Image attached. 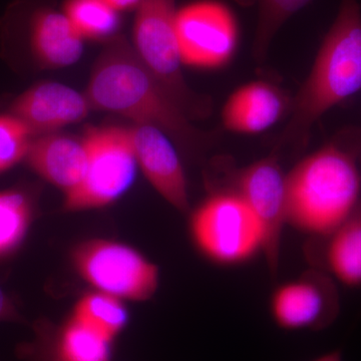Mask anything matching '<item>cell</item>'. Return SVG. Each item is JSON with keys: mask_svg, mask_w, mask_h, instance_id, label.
<instances>
[{"mask_svg": "<svg viewBox=\"0 0 361 361\" xmlns=\"http://www.w3.org/2000/svg\"><path fill=\"white\" fill-rule=\"evenodd\" d=\"M92 109L152 126L183 144L203 139L189 118L122 37H111L97 59L87 85Z\"/></svg>", "mask_w": 361, "mask_h": 361, "instance_id": "cell-1", "label": "cell"}, {"mask_svg": "<svg viewBox=\"0 0 361 361\" xmlns=\"http://www.w3.org/2000/svg\"><path fill=\"white\" fill-rule=\"evenodd\" d=\"M361 90V6L342 0L310 75L291 101L290 118L276 149L305 146L313 125L327 111Z\"/></svg>", "mask_w": 361, "mask_h": 361, "instance_id": "cell-2", "label": "cell"}, {"mask_svg": "<svg viewBox=\"0 0 361 361\" xmlns=\"http://www.w3.org/2000/svg\"><path fill=\"white\" fill-rule=\"evenodd\" d=\"M286 184L287 224L314 236H329L360 204L355 158L334 142L297 163Z\"/></svg>", "mask_w": 361, "mask_h": 361, "instance_id": "cell-3", "label": "cell"}, {"mask_svg": "<svg viewBox=\"0 0 361 361\" xmlns=\"http://www.w3.org/2000/svg\"><path fill=\"white\" fill-rule=\"evenodd\" d=\"M190 231L199 250L216 264H242L263 252L260 222L231 190L211 194L192 214Z\"/></svg>", "mask_w": 361, "mask_h": 361, "instance_id": "cell-4", "label": "cell"}, {"mask_svg": "<svg viewBox=\"0 0 361 361\" xmlns=\"http://www.w3.org/2000/svg\"><path fill=\"white\" fill-rule=\"evenodd\" d=\"M133 39L135 51L188 116H206L210 104L195 94L182 73L176 0H142L137 7Z\"/></svg>", "mask_w": 361, "mask_h": 361, "instance_id": "cell-5", "label": "cell"}, {"mask_svg": "<svg viewBox=\"0 0 361 361\" xmlns=\"http://www.w3.org/2000/svg\"><path fill=\"white\" fill-rule=\"evenodd\" d=\"M89 152L84 179L65 195V209L102 208L122 196L134 183L137 160L129 128L94 127L84 135Z\"/></svg>", "mask_w": 361, "mask_h": 361, "instance_id": "cell-6", "label": "cell"}, {"mask_svg": "<svg viewBox=\"0 0 361 361\" xmlns=\"http://www.w3.org/2000/svg\"><path fill=\"white\" fill-rule=\"evenodd\" d=\"M6 42L18 44L37 66L65 68L77 63L84 39L49 0H16L1 21Z\"/></svg>", "mask_w": 361, "mask_h": 361, "instance_id": "cell-7", "label": "cell"}, {"mask_svg": "<svg viewBox=\"0 0 361 361\" xmlns=\"http://www.w3.org/2000/svg\"><path fill=\"white\" fill-rule=\"evenodd\" d=\"M75 267L97 291L120 299L144 301L159 285L157 266L132 247L108 240L80 244L73 254Z\"/></svg>", "mask_w": 361, "mask_h": 361, "instance_id": "cell-8", "label": "cell"}, {"mask_svg": "<svg viewBox=\"0 0 361 361\" xmlns=\"http://www.w3.org/2000/svg\"><path fill=\"white\" fill-rule=\"evenodd\" d=\"M176 32L183 65L194 68L226 65L238 44L236 16L220 0H195L178 8Z\"/></svg>", "mask_w": 361, "mask_h": 361, "instance_id": "cell-9", "label": "cell"}, {"mask_svg": "<svg viewBox=\"0 0 361 361\" xmlns=\"http://www.w3.org/2000/svg\"><path fill=\"white\" fill-rule=\"evenodd\" d=\"M226 186L239 195L253 211L264 237V253L271 274H277L282 233L287 224V184L275 154L247 167L229 172Z\"/></svg>", "mask_w": 361, "mask_h": 361, "instance_id": "cell-10", "label": "cell"}, {"mask_svg": "<svg viewBox=\"0 0 361 361\" xmlns=\"http://www.w3.org/2000/svg\"><path fill=\"white\" fill-rule=\"evenodd\" d=\"M270 312L286 330L326 329L339 312V296L329 275L310 270L273 291Z\"/></svg>", "mask_w": 361, "mask_h": 361, "instance_id": "cell-11", "label": "cell"}, {"mask_svg": "<svg viewBox=\"0 0 361 361\" xmlns=\"http://www.w3.org/2000/svg\"><path fill=\"white\" fill-rule=\"evenodd\" d=\"M92 109L85 94L59 82L30 87L9 104V115L25 123L33 137L80 122Z\"/></svg>", "mask_w": 361, "mask_h": 361, "instance_id": "cell-12", "label": "cell"}, {"mask_svg": "<svg viewBox=\"0 0 361 361\" xmlns=\"http://www.w3.org/2000/svg\"><path fill=\"white\" fill-rule=\"evenodd\" d=\"M129 129L135 160L147 179L169 204L186 212V175L169 135L152 126L135 125Z\"/></svg>", "mask_w": 361, "mask_h": 361, "instance_id": "cell-13", "label": "cell"}, {"mask_svg": "<svg viewBox=\"0 0 361 361\" xmlns=\"http://www.w3.org/2000/svg\"><path fill=\"white\" fill-rule=\"evenodd\" d=\"M87 159L84 137L78 140L49 133L32 137L25 161L37 174L66 195L84 179Z\"/></svg>", "mask_w": 361, "mask_h": 361, "instance_id": "cell-14", "label": "cell"}, {"mask_svg": "<svg viewBox=\"0 0 361 361\" xmlns=\"http://www.w3.org/2000/svg\"><path fill=\"white\" fill-rule=\"evenodd\" d=\"M290 106L276 85L263 80L249 82L228 97L222 110L223 125L239 134H259L274 126Z\"/></svg>", "mask_w": 361, "mask_h": 361, "instance_id": "cell-15", "label": "cell"}, {"mask_svg": "<svg viewBox=\"0 0 361 361\" xmlns=\"http://www.w3.org/2000/svg\"><path fill=\"white\" fill-rule=\"evenodd\" d=\"M326 246L327 269L341 283L361 285V202L334 231Z\"/></svg>", "mask_w": 361, "mask_h": 361, "instance_id": "cell-16", "label": "cell"}, {"mask_svg": "<svg viewBox=\"0 0 361 361\" xmlns=\"http://www.w3.org/2000/svg\"><path fill=\"white\" fill-rule=\"evenodd\" d=\"M73 316L111 342L123 331L129 320L122 299L101 291L92 292L80 298Z\"/></svg>", "mask_w": 361, "mask_h": 361, "instance_id": "cell-17", "label": "cell"}, {"mask_svg": "<svg viewBox=\"0 0 361 361\" xmlns=\"http://www.w3.org/2000/svg\"><path fill=\"white\" fill-rule=\"evenodd\" d=\"M243 7L257 8V25L253 42V56L263 61L271 42L289 18L300 11L312 0H233Z\"/></svg>", "mask_w": 361, "mask_h": 361, "instance_id": "cell-18", "label": "cell"}, {"mask_svg": "<svg viewBox=\"0 0 361 361\" xmlns=\"http://www.w3.org/2000/svg\"><path fill=\"white\" fill-rule=\"evenodd\" d=\"M63 13L84 40L115 37L120 27V13L106 0H66Z\"/></svg>", "mask_w": 361, "mask_h": 361, "instance_id": "cell-19", "label": "cell"}, {"mask_svg": "<svg viewBox=\"0 0 361 361\" xmlns=\"http://www.w3.org/2000/svg\"><path fill=\"white\" fill-rule=\"evenodd\" d=\"M32 202L20 189L0 192V257L20 246L32 218Z\"/></svg>", "mask_w": 361, "mask_h": 361, "instance_id": "cell-20", "label": "cell"}, {"mask_svg": "<svg viewBox=\"0 0 361 361\" xmlns=\"http://www.w3.org/2000/svg\"><path fill=\"white\" fill-rule=\"evenodd\" d=\"M33 135L16 116L0 115V174L25 161Z\"/></svg>", "mask_w": 361, "mask_h": 361, "instance_id": "cell-21", "label": "cell"}, {"mask_svg": "<svg viewBox=\"0 0 361 361\" xmlns=\"http://www.w3.org/2000/svg\"><path fill=\"white\" fill-rule=\"evenodd\" d=\"M16 355L23 361H66L59 357L49 344L35 332H33L32 339L16 346Z\"/></svg>", "mask_w": 361, "mask_h": 361, "instance_id": "cell-22", "label": "cell"}, {"mask_svg": "<svg viewBox=\"0 0 361 361\" xmlns=\"http://www.w3.org/2000/svg\"><path fill=\"white\" fill-rule=\"evenodd\" d=\"M23 316L8 295L0 287V322H23Z\"/></svg>", "mask_w": 361, "mask_h": 361, "instance_id": "cell-23", "label": "cell"}, {"mask_svg": "<svg viewBox=\"0 0 361 361\" xmlns=\"http://www.w3.org/2000/svg\"><path fill=\"white\" fill-rule=\"evenodd\" d=\"M142 0H106L109 6L113 7L118 13L137 9Z\"/></svg>", "mask_w": 361, "mask_h": 361, "instance_id": "cell-24", "label": "cell"}, {"mask_svg": "<svg viewBox=\"0 0 361 361\" xmlns=\"http://www.w3.org/2000/svg\"><path fill=\"white\" fill-rule=\"evenodd\" d=\"M313 361H342V355L341 350H334L320 356Z\"/></svg>", "mask_w": 361, "mask_h": 361, "instance_id": "cell-25", "label": "cell"}]
</instances>
